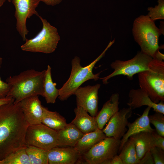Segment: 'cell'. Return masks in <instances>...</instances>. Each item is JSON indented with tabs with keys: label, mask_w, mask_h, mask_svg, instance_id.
I'll list each match as a JSON object with an SVG mask.
<instances>
[{
	"label": "cell",
	"mask_w": 164,
	"mask_h": 164,
	"mask_svg": "<svg viewBox=\"0 0 164 164\" xmlns=\"http://www.w3.org/2000/svg\"><path fill=\"white\" fill-rule=\"evenodd\" d=\"M110 164H123V162L119 156L116 155L111 159Z\"/></svg>",
	"instance_id": "836d02e7"
},
{
	"label": "cell",
	"mask_w": 164,
	"mask_h": 164,
	"mask_svg": "<svg viewBox=\"0 0 164 164\" xmlns=\"http://www.w3.org/2000/svg\"><path fill=\"white\" fill-rule=\"evenodd\" d=\"M63 0H40L47 5L54 6L60 4Z\"/></svg>",
	"instance_id": "d6a6232c"
},
{
	"label": "cell",
	"mask_w": 164,
	"mask_h": 164,
	"mask_svg": "<svg viewBox=\"0 0 164 164\" xmlns=\"http://www.w3.org/2000/svg\"><path fill=\"white\" fill-rule=\"evenodd\" d=\"M149 122L155 127L156 132L160 135L164 137V114L159 112L149 115Z\"/></svg>",
	"instance_id": "4316f807"
},
{
	"label": "cell",
	"mask_w": 164,
	"mask_h": 164,
	"mask_svg": "<svg viewBox=\"0 0 164 164\" xmlns=\"http://www.w3.org/2000/svg\"><path fill=\"white\" fill-rule=\"evenodd\" d=\"M132 32L141 51L153 59L158 50L164 48L163 45L161 47L159 45V38L162 34L155 21L147 15H141L135 19Z\"/></svg>",
	"instance_id": "277c9868"
},
{
	"label": "cell",
	"mask_w": 164,
	"mask_h": 164,
	"mask_svg": "<svg viewBox=\"0 0 164 164\" xmlns=\"http://www.w3.org/2000/svg\"><path fill=\"white\" fill-rule=\"evenodd\" d=\"M151 108L147 107L140 117L132 123L128 122L127 131L121 139L119 152L125 143L132 135L143 131L152 132L155 130L151 127L149 119V114Z\"/></svg>",
	"instance_id": "2e32d148"
},
{
	"label": "cell",
	"mask_w": 164,
	"mask_h": 164,
	"mask_svg": "<svg viewBox=\"0 0 164 164\" xmlns=\"http://www.w3.org/2000/svg\"><path fill=\"white\" fill-rule=\"evenodd\" d=\"M132 110L129 107L119 110L109 119L102 129L106 137L121 139L127 131L128 119L132 115Z\"/></svg>",
	"instance_id": "7c38bea8"
},
{
	"label": "cell",
	"mask_w": 164,
	"mask_h": 164,
	"mask_svg": "<svg viewBox=\"0 0 164 164\" xmlns=\"http://www.w3.org/2000/svg\"><path fill=\"white\" fill-rule=\"evenodd\" d=\"M41 123L57 131L63 128L67 124L65 118L58 112L49 111L44 107Z\"/></svg>",
	"instance_id": "603a6c76"
},
{
	"label": "cell",
	"mask_w": 164,
	"mask_h": 164,
	"mask_svg": "<svg viewBox=\"0 0 164 164\" xmlns=\"http://www.w3.org/2000/svg\"><path fill=\"white\" fill-rule=\"evenodd\" d=\"M20 102L24 117L29 125L42 123L43 106L38 95L28 97Z\"/></svg>",
	"instance_id": "5bb4252c"
},
{
	"label": "cell",
	"mask_w": 164,
	"mask_h": 164,
	"mask_svg": "<svg viewBox=\"0 0 164 164\" xmlns=\"http://www.w3.org/2000/svg\"><path fill=\"white\" fill-rule=\"evenodd\" d=\"M153 59L161 61H163L164 60V54L160 52L159 50H158L155 53L154 57Z\"/></svg>",
	"instance_id": "e575fe53"
},
{
	"label": "cell",
	"mask_w": 164,
	"mask_h": 164,
	"mask_svg": "<svg viewBox=\"0 0 164 164\" xmlns=\"http://www.w3.org/2000/svg\"><path fill=\"white\" fill-rule=\"evenodd\" d=\"M153 58L139 51L132 59L126 61L117 60L112 62L111 67L113 71L107 76L100 78L103 84H106L110 79L116 76L123 75L132 79L136 74L149 69V63Z\"/></svg>",
	"instance_id": "52a82bcc"
},
{
	"label": "cell",
	"mask_w": 164,
	"mask_h": 164,
	"mask_svg": "<svg viewBox=\"0 0 164 164\" xmlns=\"http://www.w3.org/2000/svg\"><path fill=\"white\" fill-rule=\"evenodd\" d=\"M153 158L150 151L147 152L140 160L139 164H154Z\"/></svg>",
	"instance_id": "1f68e13d"
},
{
	"label": "cell",
	"mask_w": 164,
	"mask_h": 164,
	"mask_svg": "<svg viewBox=\"0 0 164 164\" xmlns=\"http://www.w3.org/2000/svg\"><path fill=\"white\" fill-rule=\"evenodd\" d=\"M57 132L59 147H74L84 134L71 122Z\"/></svg>",
	"instance_id": "d6986e66"
},
{
	"label": "cell",
	"mask_w": 164,
	"mask_h": 164,
	"mask_svg": "<svg viewBox=\"0 0 164 164\" xmlns=\"http://www.w3.org/2000/svg\"><path fill=\"white\" fill-rule=\"evenodd\" d=\"M40 2V0H12L15 9L16 29L23 41L27 39L26 36L29 32L27 19L34 15L39 16L36 9Z\"/></svg>",
	"instance_id": "30bf717a"
},
{
	"label": "cell",
	"mask_w": 164,
	"mask_h": 164,
	"mask_svg": "<svg viewBox=\"0 0 164 164\" xmlns=\"http://www.w3.org/2000/svg\"><path fill=\"white\" fill-rule=\"evenodd\" d=\"M140 87L151 100L158 103L164 101V62L152 59L149 69L138 73Z\"/></svg>",
	"instance_id": "5b68a950"
},
{
	"label": "cell",
	"mask_w": 164,
	"mask_h": 164,
	"mask_svg": "<svg viewBox=\"0 0 164 164\" xmlns=\"http://www.w3.org/2000/svg\"><path fill=\"white\" fill-rule=\"evenodd\" d=\"M119 94H113L95 117L99 129L102 130L111 118L119 110Z\"/></svg>",
	"instance_id": "e0dca14e"
},
{
	"label": "cell",
	"mask_w": 164,
	"mask_h": 164,
	"mask_svg": "<svg viewBox=\"0 0 164 164\" xmlns=\"http://www.w3.org/2000/svg\"><path fill=\"white\" fill-rule=\"evenodd\" d=\"M2 160V164H31L26 148L12 152Z\"/></svg>",
	"instance_id": "484cf974"
},
{
	"label": "cell",
	"mask_w": 164,
	"mask_h": 164,
	"mask_svg": "<svg viewBox=\"0 0 164 164\" xmlns=\"http://www.w3.org/2000/svg\"><path fill=\"white\" fill-rule=\"evenodd\" d=\"M14 100L9 97H6L4 98L0 99V106L2 105L9 103Z\"/></svg>",
	"instance_id": "d590c367"
},
{
	"label": "cell",
	"mask_w": 164,
	"mask_h": 164,
	"mask_svg": "<svg viewBox=\"0 0 164 164\" xmlns=\"http://www.w3.org/2000/svg\"><path fill=\"white\" fill-rule=\"evenodd\" d=\"M157 2L158 5L154 7H150L147 8L149 12L147 15L154 21L164 19V0H158Z\"/></svg>",
	"instance_id": "83f0119b"
},
{
	"label": "cell",
	"mask_w": 164,
	"mask_h": 164,
	"mask_svg": "<svg viewBox=\"0 0 164 164\" xmlns=\"http://www.w3.org/2000/svg\"><path fill=\"white\" fill-rule=\"evenodd\" d=\"M155 164H164V150L157 147H152L150 150Z\"/></svg>",
	"instance_id": "f1b7e54d"
},
{
	"label": "cell",
	"mask_w": 164,
	"mask_h": 164,
	"mask_svg": "<svg viewBox=\"0 0 164 164\" xmlns=\"http://www.w3.org/2000/svg\"><path fill=\"white\" fill-rule=\"evenodd\" d=\"M48 164L82 163V155L74 147H56L48 150Z\"/></svg>",
	"instance_id": "4fadbf2b"
},
{
	"label": "cell",
	"mask_w": 164,
	"mask_h": 164,
	"mask_svg": "<svg viewBox=\"0 0 164 164\" xmlns=\"http://www.w3.org/2000/svg\"><path fill=\"white\" fill-rule=\"evenodd\" d=\"M101 84L79 87L74 92L77 106L82 108L92 117H95L98 111V91Z\"/></svg>",
	"instance_id": "8fae6325"
},
{
	"label": "cell",
	"mask_w": 164,
	"mask_h": 164,
	"mask_svg": "<svg viewBox=\"0 0 164 164\" xmlns=\"http://www.w3.org/2000/svg\"><path fill=\"white\" fill-rule=\"evenodd\" d=\"M119 156L123 164H139V159L133 138L130 137L120 150Z\"/></svg>",
	"instance_id": "cb8c5ba5"
},
{
	"label": "cell",
	"mask_w": 164,
	"mask_h": 164,
	"mask_svg": "<svg viewBox=\"0 0 164 164\" xmlns=\"http://www.w3.org/2000/svg\"><path fill=\"white\" fill-rule=\"evenodd\" d=\"M153 131H143L130 136L134 141L138 156L139 160L147 152L155 146V142Z\"/></svg>",
	"instance_id": "ffe728a7"
},
{
	"label": "cell",
	"mask_w": 164,
	"mask_h": 164,
	"mask_svg": "<svg viewBox=\"0 0 164 164\" xmlns=\"http://www.w3.org/2000/svg\"><path fill=\"white\" fill-rule=\"evenodd\" d=\"M43 27L41 30L34 38L26 39L20 47L24 51L42 53L46 54L54 52L60 39L57 29L50 25L46 19L40 16Z\"/></svg>",
	"instance_id": "8992f818"
},
{
	"label": "cell",
	"mask_w": 164,
	"mask_h": 164,
	"mask_svg": "<svg viewBox=\"0 0 164 164\" xmlns=\"http://www.w3.org/2000/svg\"><path fill=\"white\" fill-rule=\"evenodd\" d=\"M51 68L48 65L45 70L42 96L45 99L47 104H54L59 94V89L56 87V84L53 81L51 72Z\"/></svg>",
	"instance_id": "7402d4cb"
},
{
	"label": "cell",
	"mask_w": 164,
	"mask_h": 164,
	"mask_svg": "<svg viewBox=\"0 0 164 164\" xmlns=\"http://www.w3.org/2000/svg\"><path fill=\"white\" fill-rule=\"evenodd\" d=\"M29 124L26 120L20 102L0 106V159L26 148L25 137Z\"/></svg>",
	"instance_id": "6da1fadb"
},
{
	"label": "cell",
	"mask_w": 164,
	"mask_h": 164,
	"mask_svg": "<svg viewBox=\"0 0 164 164\" xmlns=\"http://www.w3.org/2000/svg\"><path fill=\"white\" fill-rule=\"evenodd\" d=\"M114 39L111 41L104 51L94 61L85 67L80 64V58L75 56L71 61L72 68L69 78L63 86L59 89L58 97L62 101L67 100L74 94L75 91L84 82L90 80L96 81L100 79L99 76L101 72L94 74L93 69L96 64L104 55L108 49L114 43Z\"/></svg>",
	"instance_id": "3957f363"
},
{
	"label": "cell",
	"mask_w": 164,
	"mask_h": 164,
	"mask_svg": "<svg viewBox=\"0 0 164 164\" xmlns=\"http://www.w3.org/2000/svg\"><path fill=\"white\" fill-rule=\"evenodd\" d=\"M2 62V58L0 57V69ZM9 85L3 81L0 77V99L6 97L10 89Z\"/></svg>",
	"instance_id": "f546056e"
},
{
	"label": "cell",
	"mask_w": 164,
	"mask_h": 164,
	"mask_svg": "<svg viewBox=\"0 0 164 164\" xmlns=\"http://www.w3.org/2000/svg\"><path fill=\"white\" fill-rule=\"evenodd\" d=\"M45 70L39 71L28 69L18 75L8 77L6 80L10 86L6 97L18 103L28 97L35 96H42Z\"/></svg>",
	"instance_id": "7a4b0ae2"
},
{
	"label": "cell",
	"mask_w": 164,
	"mask_h": 164,
	"mask_svg": "<svg viewBox=\"0 0 164 164\" xmlns=\"http://www.w3.org/2000/svg\"><path fill=\"white\" fill-rule=\"evenodd\" d=\"M121 140L107 137L82 155L83 161L88 164H110L119 151Z\"/></svg>",
	"instance_id": "ba28073f"
},
{
	"label": "cell",
	"mask_w": 164,
	"mask_h": 164,
	"mask_svg": "<svg viewBox=\"0 0 164 164\" xmlns=\"http://www.w3.org/2000/svg\"><path fill=\"white\" fill-rule=\"evenodd\" d=\"M27 146H34L47 150L58 147L57 132L42 123L29 125L25 137Z\"/></svg>",
	"instance_id": "9c48e42d"
},
{
	"label": "cell",
	"mask_w": 164,
	"mask_h": 164,
	"mask_svg": "<svg viewBox=\"0 0 164 164\" xmlns=\"http://www.w3.org/2000/svg\"><path fill=\"white\" fill-rule=\"evenodd\" d=\"M26 150L31 164H48V150L30 145L26 146Z\"/></svg>",
	"instance_id": "d4e9b609"
},
{
	"label": "cell",
	"mask_w": 164,
	"mask_h": 164,
	"mask_svg": "<svg viewBox=\"0 0 164 164\" xmlns=\"http://www.w3.org/2000/svg\"><path fill=\"white\" fill-rule=\"evenodd\" d=\"M75 117L71 123L84 134L99 128L95 117L90 116L82 108L77 106L74 109Z\"/></svg>",
	"instance_id": "ac0fdd59"
},
{
	"label": "cell",
	"mask_w": 164,
	"mask_h": 164,
	"mask_svg": "<svg viewBox=\"0 0 164 164\" xmlns=\"http://www.w3.org/2000/svg\"><path fill=\"white\" fill-rule=\"evenodd\" d=\"M6 1V0H0V8L3 5Z\"/></svg>",
	"instance_id": "74e56055"
},
{
	"label": "cell",
	"mask_w": 164,
	"mask_h": 164,
	"mask_svg": "<svg viewBox=\"0 0 164 164\" xmlns=\"http://www.w3.org/2000/svg\"><path fill=\"white\" fill-rule=\"evenodd\" d=\"M159 30L162 34L164 35V21H160V25L159 28Z\"/></svg>",
	"instance_id": "8d00e7d4"
},
{
	"label": "cell",
	"mask_w": 164,
	"mask_h": 164,
	"mask_svg": "<svg viewBox=\"0 0 164 164\" xmlns=\"http://www.w3.org/2000/svg\"><path fill=\"white\" fill-rule=\"evenodd\" d=\"M153 133L155 140V146L164 150V137L158 134L155 130Z\"/></svg>",
	"instance_id": "4dcf8cb0"
},
{
	"label": "cell",
	"mask_w": 164,
	"mask_h": 164,
	"mask_svg": "<svg viewBox=\"0 0 164 164\" xmlns=\"http://www.w3.org/2000/svg\"><path fill=\"white\" fill-rule=\"evenodd\" d=\"M128 95L129 99L127 104L132 110L146 106L152 108L155 112L164 114V101L158 103L154 102L147 93L141 88L131 89Z\"/></svg>",
	"instance_id": "9a60e30c"
},
{
	"label": "cell",
	"mask_w": 164,
	"mask_h": 164,
	"mask_svg": "<svg viewBox=\"0 0 164 164\" xmlns=\"http://www.w3.org/2000/svg\"><path fill=\"white\" fill-rule=\"evenodd\" d=\"M106 137L102 130L98 128L94 131L84 134L74 147L82 155Z\"/></svg>",
	"instance_id": "44dd1931"
}]
</instances>
